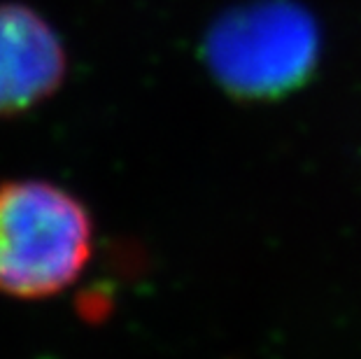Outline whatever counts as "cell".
<instances>
[{
	"label": "cell",
	"mask_w": 361,
	"mask_h": 359,
	"mask_svg": "<svg viewBox=\"0 0 361 359\" xmlns=\"http://www.w3.org/2000/svg\"><path fill=\"white\" fill-rule=\"evenodd\" d=\"M94 250L87 205L47 180L0 185V294L47 299L73 285Z\"/></svg>",
	"instance_id": "7a4b0ae2"
},
{
	"label": "cell",
	"mask_w": 361,
	"mask_h": 359,
	"mask_svg": "<svg viewBox=\"0 0 361 359\" xmlns=\"http://www.w3.org/2000/svg\"><path fill=\"white\" fill-rule=\"evenodd\" d=\"M68 56L56 30L33 7L0 3V117L37 108L61 89Z\"/></svg>",
	"instance_id": "3957f363"
},
{
	"label": "cell",
	"mask_w": 361,
	"mask_h": 359,
	"mask_svg": "<svg viewBox=\"0 0 361 359\" xmlns=\"http://www.w3.org/2000/svg\"><path fill=\"white\" fill-rule=\"evenodd\" d=\"M203 61L235 101H278L310 82L319 66L317 19L296 0H247L205 30Z\"/></svg>",
	"instance_id": "6da1fadb"
}]
</instances>
